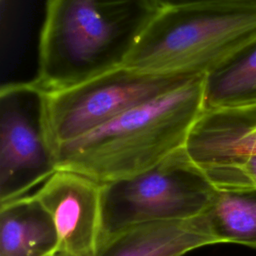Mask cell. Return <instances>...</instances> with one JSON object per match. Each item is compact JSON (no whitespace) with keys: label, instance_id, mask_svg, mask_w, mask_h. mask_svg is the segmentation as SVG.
<instances>
[{"label":"cell","instance_id":"obj_10","mask_svg":"<svg viewBox=\"0 0 256 256\" xmlns=\"http://www.w3.org/2000/svg\"><path fill=\"white\" fill-rule=\"evenodd\" d=\"M58 254L51 216L32 194L0 203V256Z\"/></svg>","mask_w":256,"mask_h":256},{"label":"cell","instance_id":"obj_2","mask_svg":"<svg viewBox=\"0 0 256 256\" xmlns=\"http://www.w3.org/2000/svg\"><path fill=\"white\" fill-rule=\"evenodd\" d=\"M159 11L152 0H47L34 80L55 91L123 66Z\"/></svg>","mask_w":256,"mask_h":256},{"label":"cell","instance_id":"obj_14","mask_svg":"<svg viewBox=\"0 0 256 256\" xmlns=\"http://www.w3.org/2000/svg\"><path fill=\"white\" fill-rule=\"evenodd\" d=\"M159 9L191 6V5H207V4H233L256 7V0H152Z\"/></svg>","mask_w":256,"mask_h":256},{"label":"cell","instance_id":"obj_5","mask_svg":"<svg viewBox=\"0 0 256 256\" xmlns=\"http://www.w3.org/2000/svg\"><path fill=\"white\" fill-rule=\"evenodd\" d=\"M191 79L142 73L123 65L74 86L46 91V129L53 153Z\"/></svg>","mask_w":256,"mask_h":256},{"label":"cell","instance_id":"obj_1","mask_svg":"<svg viewBox=\"0 0 256 256\" xmlns=\"http://www.w3.org/2000/svg\"><path fill=\"white\" fill-rule=\"evenodd\" d=\"M205 76L143 103L54 150L57 170L103 185L144 172L185 146L204 111Z\"/></svg>","mask_w":256,"mask_h":256},{"label":"cell","instance_id":"obj_4","mask_svg":"<svg viewBox=\"0 0 256 256\" xmlns=\"http://www.w3.org/2000/svg\"><path fill=\"white\" fill-rule=\"evenodd\" d=\"M215 192L182 147L144 172L101 185L99 242L138 224L202 215Z\"/></svg>","mask_w":256,"mask_h":256},{"label":"cell","instance_id":"obj_11","mask_svg":"<svg viewBox=\"0 0 256 256\" xmlns=\"http://www.w3.org/2000/svg\"><path fill=\"white\" fill-rule=\"evenodd\" d=\"M256 103V41L211 71L204 80V109Z\"/></svg>","mask_w":256,"mask_h":256},{"label":"cell","instance_id":"obj_9","mask_svg":"<svg viewBox=\"0 0 256 256\" xmlns=\"http://www.w3.org/2000/svg\"><path fill=\"white\" fill-rule=\"evenodd\" d=\"M217 243L204 213L186 220L131 226L101 240L92 256H183Z\"/></svg>","mask_w":256,"mask_h":256},{"label":"cell","instance_id":"obj_13","mask_svg":"<svg viewBox=\"0 0 256 256\" xmlns=\"http://www.w3.org/2000/svg\"><path fill=\"white\" fill-rule=\"evenodd\" d=\"M203 173L218 190L256 189V154Z\"/></svg>","mask_w":256,"mask_h":256},{"label":"cell","instance_id":"obj_3","mask_svg":"<svg viewBox=\"0 0 256 256\" xmlns=\"http://www.w3.org/2000/svg\"><path fill=\"white\" fill-rule=\"evenodd\" d=\"M256 41V7L233 4L160 9L124 66L142 73L206 76Z\"/></svg>","mask_w":256,"mask_h":256},{"label":"cell","instance_id":"obj_7","mask_svg":"<svg viewBox=\"0 0 256 256\" xmlns=\"http://www.w3.org/2000/svg\"><path fill=\"white\" fill-rule=\"evenodd\" d=\"M32 196L51 216L60 256H92L101 234V184L57 170Z\"/></svg>","mask_w":256,"mask_h":256},{"label":"cell","instance_id":"obj_8","mask_svg":"<svg viewBox=\"0 0 256 256\" xmlns=\"http://www.w3.org/2000/svg\"><path fill=\"white\" fill-rule=\"evenodd\" d=\"M184 147L202 172L256 154V103L204 109Z\"/></svg>","mask_w":256,"mask_h":256},{"label":"cell","instance_id":"obj_12","mask_svg":"<svg viewBox=\"0 0 256 256\" xmlns=\"http://www.w3.org/2000/svg\"><path fill=\"white\" fill-rule=\"evenodd\" d=\"M205 215L218 243L256 249V189H216Z\"/></svg>","mask_w":256,"mask_h":256},{"label":"cell","instance_id":"obj_6","mask_svg":"<svg viewBox=\"0 0 256 256\" xmlns=\"http://www.w3.org/2000/svg\"><path fill=\"white\" fill-rule=\"evenodd\" d=\"M45 98L46 91L35 80L0 89V203L30 195L57 171Z\"/></svg>","mask_w":256,"mask_h":256}]
</instances>
